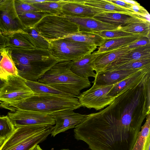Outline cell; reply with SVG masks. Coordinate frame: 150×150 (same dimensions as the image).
I'll return each instance as SVG.
<instances>
[{"label":"cell","mask_w":150,"mask_h":150,"mask_svg":"<svg viewBox=\"0 0 150 150\" xmlns=\"http://www.w3.org/2000/svg\"><path fill=\"white\" fill-rule=\"evenodd\" d=\"M9 49L18 75L26 80L38 81L58 62L47 50L36 48Z\"/></svg>","instance_id":"6da1fadb"},{"label":"cell","mask_w":150,"mask_h":150,"mask_svg":"<svg viewBox=\"0 0 150 150\" xmlns=\"http://www.w3.org/2000/svg\"><path fill=\"white\" fill-rule=\"evenodd\" d=\"M71 61L57 62L38 81L71 96L77 97L82 90L91 86V82L88 78L79 77L71 71Z\"/></svg>","instance_id":"7a4b0ae2"},{"label":"cell","mask_w":150,"mask_h":150,"mask_svg":"<svg viewBox=\"0 0 150 150\" xmlns=\"http://www.w3.org/2000/svg\"><path fill=\"white\" fill-rule=\"evenodd\" d=\"M0 107L11 111L16 110H30L50 115L64 110H74L82 106L77 98L69 96L46 94L35 95L16 103L0 104Z\"/></svg>","instance_id":"3957f363"},{"label":"cell","mask_w":150,"mask_h":150,"mask_svg":"<svg viewBox=\"0 0 150 150\" xmlns=\"http://www.w3.org/2000/svg\"><path fill=\"white\" fill-rule=\"evenodd\" d=\"M54 126L35 125L15 127L13 133L0 146V150H31L45 140Z\"/></svg>","instance_id":"277c9868"},{"label":"cell","mask_w":150,"mask_h":150,"mask_svg":"<svg viewBox=\"0 0 150 150\" xmlns=\"http://www.w3.org/2000/svg\"><path fill=\"white\" fill-rule=\"evenodd\" d=\"M35 27L49 42L64 39L79 32L77 25L64 16L46 15Z\"/></svg>","instance_id":"5b68a950"},{"label":"cell","mask_w":150,"mask_h":150,"mask_svg":"<svg viewBox=\"0 0 150 150\" xmlns=\"http://www.w3.org/2000/svg\"><path fill=\"white\" fill-rule=\"evenodd\" d=\"M49 43L48 50L58 62L78 59L92 53L97 47L96 46L64 39Z\"/></svg>","instance_id":"8992f818"},{"label":"cell","mask_w":150,"mask_h":150,"mask_svg":"<svg viewBox=\"0 0 150 150\" xmlns=\"http://www.w3.org/2000/svg\"><path fill=\"white\" fill-rule=\"evenodd\" d=\"M35 95L25 80L18 75L8 76L0 88V103L11 104L23 101Z\"/></svg>","instance_id":"52a82bcc"},{"label":"cell","mask_w":150,"mask_h":150,"mask_svg":"<svg viewBox=\"0 0 150 150\" xmlns=\"http://www.w3.org/2000/svg\"><path fill=\"white\" fill-rule=\"evenodd\" d=\"M115 84L103 85L93 83L91 88L81 93L77 97L79 101L82 106L88 108L97 110L102 109L111 104L118 96L108 95Z\"/></svg>","instance_id":"ba28073f"},{"label":"cell","mask_w":150,"mask_h":150,"mask_svg":"<svg viewBox=\"0 0 150 150\" xmlns=\"http://www.w3.org/2000/svg\"><path fill=\"white\" fill-rule=\"evenodd\" d=\"M14 1L0 0V31L5 35L25 29L16 11Z\"/></svg>","instance_id":"9c48e42d"},{"label":"cell","mask_w":150,"mask_h":150,"mask_svg":"<svg viewBox=\"0 0 150 150\" xmlns=\"http://www.w3.org/2000/svg\"><path fill=\"white\" fill-rule=\"evenodd\" d=\"M15 127L35 125H54L55 122L50 114L30 110H16L7 115Z\"/></svg>","instance_id":"30bf717a"},{"label":"cell","mask_w":150,"mask_h":150,"mask_svg":"<svg viewBox=\"0 0 150 150\" xmlns=\"http://www.w3.org/2000/svg\"><path fill=\"white\" fill-rule=\"evenodd\" d=\"M55 122V125L51 134L54 137L61 132L75 127L86 120L89 115L76 113L71 109L64 110L50 114Z\"/></svg>","instance_id":"8fae6325"},{"label":"cell","mask_w":150,"mask_h":150,"mask_svg":"<svg viewBox=\"0 0 150 150\" xmlns=\"http://www.w3.org/2000/svg\"><path fill=\"white\" fill-rule=\"evenodd\" d=\"M103 12L99 9L85 5L83 0H73L64 5L62 16L77 18H93Z\"/></svg>","instance_id":"7c38bea8"},{"label":"cell","mask_w":150,"mask_h":150,"mask_svg":"<svg viewBox=\"0 0 150 150\" xmlns=\"http://www.w3.org/2000/svg\"><path fill=\"white\" fill-rule=\"evenodd\" d=\"M131 49L126 45L96 54L97 55L93 62V68L96 74L104 71L108 66L121 56L129 53Z\"/></svg>","instance_id":"4fadbf2b"},{"label":"cell","mask_w":150,"mask_h":150,"mask_svg":"<svg viewBox=\"0 0 150 150\" xmlns=\"http://www.w3.org/2000/svg\"><path fill=\"white\" fill-rule=\"evenodd\" d=\"M78 26L79 32L92 33L118 30L119 27L96 20L93 18H77L64 16Z\"/></svg>","instance_id":"5bb4252c"},{"label":"cell","mask_w":150,"mask_h":150,"mask_svg":"<svg viewBox=\"0 0 150 150\" xmlns=\"http://www.w3.org/2000/svg\"><path fill=\"white\" fill-rule=\"evenodd\" d=\"M142 69H143L106 70L97 74L92 82L99 85L114 84Z\"/></svg>","instance_id":"9a60e30c"},{"label":"cell","mask_w":150,"mask_h":150,"mask_svg":"<svg viewBox=\"0 0 150 150\" xmlns=\"http://www.w3.org/2000/svg\"><path fill=\"white\" fill-rule=\"evenodd\" d=\"M150 72V68L141 70L115 84L108 95L112 96H120L141 83L144 76Z\"/></svg>","instance_id":"2e32d148"},{"label":"cell","mask_w":150,"mask_h":150,"mask_svg":"<svg viewBox=\"0 0 150 150\" xmlns=\"http://www.w3.org/2000/svg\"><path fill=\"white\" fill-rule=\"evenodd\" d=\"M93 18L117 27H123L132 23L147 21L133 15L116 12H102L97 14Z\"/></svg>","instance_id":"e0dca14e"},{"label":"cell","mask_w":150,"mask_h":150,"mask_svg":"<svg viewBox=\"0 0 150 150\" xmlns=\"http://www.w3.org/2000/svg\"><path fill=\"white\" fill-rule=\"evenodd\" d=\"M97 55L94 52L71 61V70L77 76L84 78H95L96 74L93 68V61Z\"/></svg>","instance_id":"ac0fdd59"},{"label":"cell","mask_w":150,"mask_h":150,"mask_svg":"<svg viewBox=\"0 0 150 150\" xmlns=\"http://www.w3.org/2000/svg\"><path fill=\"white\" fill-rule=\"evenodd\" d=\"M6 48L8 49H31L36 48L28 35L24 32L14 33L7 35Z\"/></svg>","instance_id":"d6986e66"},{"label":"cell","mask_w":150,"mask_h":150,"mask_svg":"<svg viewBox=\"0 0 150 150\" xmlns=\"http://www.w3.org/2000/svg\"><path fill=\"white\" fill-rule=\"evenodd\" d=\"M142 36L150 37V35L140 34L129 36L105 39L103 43L98 47V50L94 52L95 54H98L128 45L138 40Z\"/></svg>","instance_id":"ffe728a7"},{"label":"cell","mask_w":150,"mask_h":150,"mask_svg":"<svg viewBox=\"0 0 150 150\" xmlns=\"http://www.w3.org/2000/svg\"><path fill=\"white\" fill-rule=\"evenodd\" d=\"M150 59V44L133 49L108 66L107 68L129 62Z\"/></svg>","instance_id":"44dd1931"},{"label":"cell","mask_w":150,"mask_h":150,"mask_svg":"<svg viewBox=\"0 0 150 150\" xmlns=\"http://www.w3.org/2000/svg\"><path fill=\"white\" fill-rule=\"evenodd\" d=\"M2 56L0 62V78L6 80L10 76L18 75L17 69L12 57L11 50L6 48L0 49Z\"/></svg>","instance_id":"7402d4cb"},{"label":"cell","mask_w":150,"mask_h":150,"mask_svg":"<svg viewBox=\"0 0 150 150\" xmlns=\"http://www.w3.org/2000/svg\"><path fill=\"white\" fill-rule=\"evenodd\" d=\"M83 1L85 5L98 9L103 12H116L131 15H132L134 13L107 0H85Z\"/></svg>","instance_id":"603a6c76"},{"label":"cell","mask_w":150,"mask_h":150,"mask_svg":"<svg viewBox=\"0 0 150 150\" xmlns=\"http://www.w3.org/2000/svg\"><path fill=\"white\" fill-rule=\"evenodd\" d=\"M64 39L100 47L105 39L92 33L79 32Z\"/></svg>","instance_id":"cb8c5ba5"},{"label":"cell","mask_w":150,"mask_h":150,"mask_svg":"<svg viewBox=\"0 0 150 150\" xmlns=\"http://www.w3.org/2000/svg\"><path fill=\"white\" fill-rule=\"evenodd\" d=\"M70 0H53L52 1L35 3L32 4L41 11L52 15L62 16L63 6Z\"/></svg>","instance_id":"d4e9b609"},{"label":"cell","mask_w":150,"mask_h":150,"mask_svg":"<svg viewBox=\"0 0 150 150\" xmlns=\"http://www.w3.org/2000/svg\"><path fill=\"white\" fill-rule=\"evenodd\" d=\"M25 82L35 95L51 94L69 96L48 85L37 81H33L25 80Z\"/></svg>","instance_id":"484cf974"},{"label":"cell","mask_w":150,"mask_h":150,"mask_svg":"<svg viewBox=\"0 0 150 150\" xmlns=\"http://www.w3.org/2000/svg\"><path fill=\"white\" fill-rule=\"evenodd\" d=\"M150 136V113L146 116V120L138 133L131 150H144L146 141Z\"/></svg>","instance_id":"4316f807"},{"label":"cell","mask_w":150,"mask_h":150,"mask_svg":"<svg viewBox=\"0 0 150 150\" xmlns=\"http://www.w3.org/2000/svg\"><path fill=\"white\" fill-rule=\"evenodd\" d=\"M42 11H34L26 13L18 16L22 24L26 28H33L45 16L51 15Z\"/></svg>","instance_id":"83f0119b"},{"label":"cell","mask_w":150,"mask_h":150,"mask_svg":"<svg viewBox=\"0 0 150 150\" xmlns=\"http://www.w3.org/2000/svg\"><path fill=\"white\" fill-rule=\"evenodd\" d=\"M118 30L134 34L149 35L150 22L146 21L132 23L125 26H120Z\"/></svg>","instance_id":"f1b7e54d"},{"label":"cell","mask_w":150,"mask_h":150,"mask_svg":"<svg viewBox=\"0 0 150 150\" xmlns=\"http://www.w3.org/2000/svg\"><path fill=\"white\" fill-rule=\"evenodd\" d=\"M24 31L30 36L34 42L36 48L48 50L49 42L41 35L35 27L26 28Z\"/></svg>","instance_id":"f546056e"},{"label":"cell","mask_w":150,"mask_h":150,"mask_svg":"<svg viewBox=\"0 0 150 150\" xmlns=\"http://www.w3.org/2000/svg\"><path fill=\"white\" fill-rule=\"evenodd\" d=\"M150 68V59L133 61L109 67L106 70L113 69H140Z\"/></svg>","instance_id":"4dcf8cb0"},{"label":"cell","mask_w":150,"mask_h":150,"mask_svg":"<svg viewBox=\"0 0 150 150\" xmlns=\"http://www.w3.org/2000/svg\"><path fill=\"white\" fill-rule=\"evenodd\" d=\"M150 72H149L146 74L142 82V83L144 86L143 92L144 100L142 113L145 117L150 113Z\"/></svg>","instance_id":"1f68e13d"},{"label":"cell","mask_w":150,"mask_h":150,"mask_svg":"<svg viewBox=\"0 0 150 150\" xmlns=\"http://www.w3.org/2000/svg\"><path fill=\"white\" fill-rule=\"evenodd\" d=\"M15 127L7 115H0V138L6 139L14 131Z\"/></svg>","instance_id":"d6a6232c"},{"label":"cell","mask_w":150,"mask_h":150,"mask_svg":"<svg viewBox=\"0 0 150 150\" xmlns=\"http://www.w3.org/2000/svg\"><path fill=\"white\" fill-rule=\"evenodd\" d=\"M92 33L99 35L105 39L129 36L137 34L128 33L118 30L101 31H93Z\"/></svg>","instance_id":"836d02e7"},{"label":"cell","mask_w":150,"mask_h":150,"mask_svg":"<svg viewBox=\"0 0 150 150\" xmlns=\"http://www.w3.org/2000/svg\"><path fill=\"white\" fill-rule=\"evenodd\" d=\"M14 4L18 16L27 13L41 11L32 4L23 2L21 0H15Z\"/></svg>","instance_id":"e575fe53"},{"label":"cell","mask_w":150,"mask_h":150,"mask_svg":"<svg viewBox=\"0 0 150 150\" xmlns=\"http://www.w3.org/2000/svg\"><path fill=\"white\" fill-rule=\"evenodd\" d=\"M150 44V37L142 36L138 40L128 45L127 47L131 49Z\"/></svg>","instance_id":"d590c367"},{"label":"cell","mask_w":150,"mask_h":150,"mask_svg":"<svg viewBox=\"0 0 150 150\" xmlns=\"http://www.w3.org/2000/svg\"><path fill=\"white\" fill-rule=\"evenodd\" d=\"M132 9L133 12L137 14L150 18V15L148 12L139 3L132 4Z\"/></svg>","instance_id":"8d00e7d4"},{"label":"cell","mask_w":150,"mask_h":150,"mask_svg":"<svg viewBox=\"0 0 150 150\" xmlns=\"http://www.w3.org/2000/svg\"><path fill=\"white\" fill-rule=\"evenodd\" d=\"M109 1L128 9L133 12L132 4L128 3L123 0H108Z\"/></svg>","instance_id":"74e56055"},{"label":"cell","mask_w":150,"mask_h":150,"mask_svg":"<svg viewBox=\"0 0 150 150\" xmlns=\"http://www.w3.org/2000/svg\"><path fill=\"white\" fill-rule=\"evenodd\" d=\"M7 40V36L0 32V49L6 47Z\"/></svg>","instance_id":"f35d334b"},{"label":"cell","mask_w":150,"mask_h":150,"mask_svg":"<svg viewBox=\"0 0 150 150\" xmlns=\"http://www.w3.org/2000/svg\"><path fill=\"white\" fill-rule=\"evenodd\" d=\"M24 3L30 4H33L35 3H42L45 2L51 1L53 0H21Z\"/></svg>","instance_id":"ab89813d"},{"label":"cell","mask_w":150,"mask_h":150,"mask_svg":"<svg viewBox=\"0 0 150 150\" xmlns=\"http://www.w3.org/2000/svg\"><path fill=\"white\" fill-rule=\"evenodd\" d=\"M150 136H149L146 142L144 150H150Z\"/></svg>","instance_id":"60d3db41"},{"label":"cell","mask_w":150,"mask_h":150,"mask_svg":"<svg viewBox=\"0 0 150 150\" xmlns=\"http://www.w3.org/2000/svg\"><path fill=\"white\" fill-rule=\"evenodd\" d=\"M124 1L128 3H129L132 4H138L139 3L136 1H130V0H123Z\"/></svg>","instance_id":"b9f144b4"},{"label":"cell","mask_w":150,"mask_h":150,"mask_svg":"<svg viewBox=\"0 0 150 150\" xmlns=\"http://www.w3.org/2000/svg\"><path fill=\"white\" fill-rule=\"evenodd\" d=\"M31 150H43L42 149L40 146L37 144L34 146Z\"/></svg>","instance_id":"7bdbcfd3"},{"label":"cell","mask_w":150,"mask_h":150,"mask_svg":"<svg viewBox=\"0 0 150 150\" xmlns=\"http://www.w3.org/2000/svg\"><path fill=\"white\" fill-rule=\"evenodd\" d=\"M6 81V80L2 79L0 78V88L3 86Z\"/></svg>","instance_id":"ee69618b"},{"label":"cell","mask_w":150,"mask_h":150,"mask_svg":"<svg viewBox=\"0 0 150 150\" xmlns=\"http://www.w3.org/2000/svg\"><path fill=\"white\" fill-rule=\"evenodd\" d=\"M4 140L0 138V146L2 144Z\"/></svg>","instance_id":"f6af8a7d"},{"label":"cell","mask_w":150,"mask_h":150,"mask_svg":"<svg viewBox=\"0 0 150 150\" xmlns=\"http://www.w3.org/2000/svg\"><path fill=\"white\" fill-rule=\"evenodd\" d=\"M2 58V55L0 51V62H1Z\"/></svg>","instance_id":"bcb514c9"},{"label":"cell","mask_w":150,"mask_h":150,"mask_svg":"<svg viewBox=\"0 0 150 150\" xmlns=\"http://www.w3.org/2000/svg\"><path fill=\"white\" fill-rule=\"evenodd\" d=\"M61 150H69L67 149H62Z\"/></svg>","instance_id":"7dc6e473"},{"label":"cell","mask_w":150,"mask_h":150,"mask_svg":"<svg viewBox=\"0 0 150 150\" xmlns=\"http://www.w3.org/2000/svg\"><path fill=\"white\" fill-rule=\"evenodd\" d=\"M0 32H1V31H0Z\"/></svg>","instance_id":"c3c4849f"}]
</instances>
